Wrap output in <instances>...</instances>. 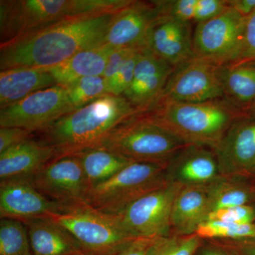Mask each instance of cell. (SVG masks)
Returning a JSON list of instances; mask_svg holds the SVG:
<instances>
[{
  "mask_svg": "<svg viewBox=\"0 0 255 255\" xmlns=\"http://www.w3.org/2000/svg\"><path fill=\"white\" fill-rule=\"evenodd\" d=\"M195 255H235L214 242L204 241Z\"/></svg>",
  "mask_w": 255,
  "mask_h": 255,
  "instance_id": "f35d334b",
  "label": "cell"
},
{
  "mask_svg": "<svg viewBox=\"0 0 255 255\" xmlns=\"http://www.w3.org/2000/svg\"><path fill=\"white\" fill-rule=\"evenodd\" d=\"M225 177L255 180V120H236L214 150Z\"/></svg>",
  "mask_w": 255,
  "mask_h": 255,
  "instance_id": "4fadbf2b",
  "label": "cell"
},
{
  "mask_svg": "<svg viewBox=\"0 0 255 255\" xmlns=\"http://www.w3.org/2000/svg\"><path fill=\"white\" fill-rule=\"evenodd\" d=\"M22 222L27 228L33 255H75L84 252L66 229L48 218Z\"/></svg>",
  "mask_w": 255,
  "mask_h": 255,
  "instance_id": "44dd1931",
  "label": "cell"
},
{
  "mask_svg": "<svg viewBox=\"0 0 255 255\" xmlns=\"http://www.w3.org/2000/svg\"><path fill=\"white\" fill-rule=\"evenodd\" d=\"M187 145L153 117L140 114L114 129L98 147L132 162L167 164Z\"/></svg>",
  "mask_w": 255,
  "mask_h": 255,
  "instance_id": "5b68a950",
  "label": "cell"
},
{
  "mask_svg": "<svg viewBox=\"0 0 255 255\" xmlns=\"http://www.w3.org/2000/svg\"><path fill=\"white\" fill-rule=\"evenodd\" d=\"M210 214L207 187H182L176 196L171 214V235L195 234Z\"/></svg>",
  "mask_w": 255,
  "mask_h": 255,
  "instance_id": "ffe728a7",
  "label": "cell"
},
{
  "mask_svg": "<svg viewBox=\"0 0 255 255\" xmlns=\"http://www.w3.org/2000/svg\"><path fill=\"white\" fill-rule=\"evenodd\" d=\"M166 175L182 187H209L222 177L214 151L196 145L185 146L169 161Z\"/></svg>",
  "mask_w": 255,
  "mask_h": 255,
  "instance_id": "e0dca14e",
  "label": "cell"
},
{
  "mask_svg": "<svg viewBox=\"0 0 255 255\" xmlns=\"http://www.w3.org/2000/svg\"><path fill=\"white\" fill-rule=\"evenodd\" d=\"M142 48L128 57L113 78L107 82L109 95L122 96L127 91L133 79L137 59Z\"/></svg>",
  "mask_w": 255,
  "mask_h": 255,
  "instance_id": "4dcf8cb0",
  "label": "cell"
},
{
  "mask_svg": "<svg viewBox=\"0 0 255 255\" xmlns=\"http://www.w3.org/2000/svg\"><path fill=\"white\" fill-rule=\"evenodd\" d=\"M82 164L90 192L127 167L132 161L103 147H97L79 151L73 155Z\"/></svg>",
  "mask_w": 255,
  "mask_h": 255,
  "instance_id": "d4e9b609",
  "label": "cell"
},
{
  "mask_svg": "<svg viewBox=\"0 0 255 255\" xmlns=\"http://www.w3.org/2000/svg\"><path fill=\"white\" fill-rule=\"evenodd\" d=\"M182 186L169 183L130 204L118 214L128 232L135 238H159L171 235V214Z\"/></svg>",
  "mask_w": 255,
  "mask_h": 255,
  "instance_id": "30bf717a",
  "label": "cell"
},
{
  "mask_svg": "<svg viewBox=\"0 0 255 255\" xmlns=\"http://www.w3.org/2000/svg\"><path fill=\"white\" fill-rule=\"evenodd\" d=\"M65 87L68 90L69 98L75 110L109 95L107 81L102 76L80 79Z\"/></svg>",
  "mask_w": 255,
  "mask_h": 255,
  "instance_id": "f1b7e54d",
  "label": "cell"
},
{
  "mask_svg": "<svg viewBox=\"0 0 255 255\" xmlns=\"http://www.w3.org/2000/svg\"><path fill=\"white\" fill-rule=\"evenodd\" d=\"M46 218L66 229L84 251L95 255H119L137 239L128 232L118 215L88 204L69 206Z\"/></svg>",
  "mask_w": 255,
  "mask_h": 255,
  "instance_id": "8992f818",
  "label": "cell"
},
{
  "mask_svg": "<svg viewBox=\"0 0 255 255\" xmlns=\"http://www.w3.org/2000/svg\"><path fill=\"white\" fill-rule=\"evenodd\" d=\"M220 68L221 65L196 57L177 65L158 103L162 101L201 102L224 98Z\"/></svg>",
  "mask_w": 255,
  "mask_h": 255,
  "instance_id": "7c38bea8",
  "label": "cell"
},
{
  "mask_svg": "<svg viewBox=\"0 0 255 255\" xmlns=\"http://www.w3.org/2000/svg\"><path fill=\"white\" fill-rule=\"evenodd\" d=\"M235 255H255V238L237 241H211Z\"/></svg>",
  "mask_w": 255,
  "mask_h": 255,
  "instance_id": "d590c367",
  "label": "cell"
},
{
  "mask_svg": "<svg viewBox=\"0 0 255 255\" xmlns=\"http://www.w3.org/2000/svg\"><path fill=\"white\" fill-rule=\"evenodd\" d=\"M58 157L54 147L31 137L0 154V181L29 179Z\"/></svg>",
  "mask_w": 255,
  "mask_h": 255,
  "instance_id": "d6986e66",
  "label": "cell"
},
{
  "mask_svg": "<svg viewBox=\"0 0 255 255\" xmlns=\"http://www.w3.org/2000/svg\"><path fill=\"white\" fill-rule=\"evenodd\" d=\"M193 25L159 15L147 34L146 47L175 68L194 58Z\"/></svg>",
  "mask_w": 255,
  "mask_h": 255,
  "instance_id": "ac0fdd59",
  "label": "cell"
},
{
  "mask_svg": "<svg viewBox=\"0 0 255 255\" xmlns=\"http://www.w3.org/2000/svg\"><path fill=\"white\" fill-rule=\"evenodd\" d=\"M117 13L71 18L0 45V71L53 68L82 50L105 44Z\"/></svg>",
  "mask_w": 255,
  "mask_h": 255,
  "instance_id": "6da1fadb",
  "label": "cell"
},
{
  "mask_svg": "<svg viewBox=\"0 0 255 255\" xmlns=\"http://www.w3.org/2000/svg\"><path fill=\"white\" fill-rule=\"evenodd\" d=\"M223 96L245 114L255 102V61L236 60L221 65Z\"/></svg>",
  "mask_w": 255,
  "mask_h": 255,
  "instance_id": "cb8c5ba5",
  "label": "cell"
},
{
  "mask_svg": "<svg viewBox=\"0 0 255 255\" xmlns=\"http://www.w3.org/2000/svg\"><path fill=\"white\" fill-rule=\"evenodd\" d=\"M197 235L170 236L157 240L148 255H195L204 243Z\"/></svg>",
  "mask_w": 255,
  "mask_h": 255,
  "instance_id": "f546056e",
  "label": "cell"
},
{
  "mask_svg": "<svg viewBox=\"0 0 255 255\" xmlns=\"http://www.w3.org/2000/svg\"><path fill=\"white\" fill-rule=\"evenodd\" d=\"M167 164L131 162L90 191L87 203L107 214L118 215L130 204L169 184Z\"/></svg>",
  "mask_w": 255,
  "mask_h": 255,
  "instance_id": "52a82bcc",
  "label": "cell"
},
{
  "mask_svg": "<svg viewBox=\"0 0 255 255\" xmlns=\"http://www.w3.org/2000/svg\"><path fill=\"white\" fill-rule=\"evenodd\" d=\"M196 234L204 241H237L255 238V223L238 224L219 221H206Z\"/></svg>",
  "mask_w": 255,
  "mask_h": 255,
  "instance_id": "83f0119b",
  "label": "cell"
},
{
  "mask_svg": "<svg viewBox=\"0 0 255 255\" xmlns=\"http://www.w3.org/2000/svg\"><path fill=\"white\" fill-rule=\"evenodd\" d=\"M57 85L48 69L17 68L0 72V108Z\"/></svg>",
  "mask_w": 255,
  "mask_h": 255,
  "instance_id": "7402d4cb",
  "label": "cell"
},
{
  "mask_svg": "<svg viewBox=\"0 0 255 255\" xmlns=\"http://www.w3.org/2000/svg\"><path fill=\"white\" fill-rule=\"evenodd\" d=\"M115 48L108 43L82 50L57 66L48 68L57 85L68 87L80 79L102 76Z\"/></svg>",
  "mask_w": 255,
  "mask_h": 255,
  "instance_id": "603a6c76",
  "label": "cell"
},
{
  "mask_svg": "<svg viewBox=\"0 0 255 255\" xmlns=\"http://www.w3.org/2000/svg\"></svg>",
  "mask_w": 255,
  "mask_h": 255,
  "instance_id": "7bdbcfd3",
  "label": "cell"
},
{
  "mask_svg": "<svg viewBox=\"0 0 255 255\" xmlns=\"http://www.w3.org/2000/svg\"><path fill=\"white\" fill-rule=\"evenodd\" d=\"M0 255H33L27 228L19 220H0Z\"/></svg>",
  "mask_w": 255,
  "mask_h": 255,
  "instance_id": "4316f807",
  "label": "cell"
},
{
  "mask_svg": "<svg viewBox=\"0 0 255 255\" xmlns=\"http://www.w3.org/2000/svg\"><path fill=\"white\" fill-rule=\"evenodd\" d=\"M253 206H254V207L255 208V200L254 201V203H253Z\"/></svg>",
  "mask_w": 255,
  "mask_h": 255,
  "instance_id": "b9f144b4",
  "label": "cell"
},
{
  "mask_svg": "<svg viewBox=\"0 0 255 255\" xmlns=\"http://www.w3.org/2000/svg\"><path fill=\"white\" fill-rule=\"evenodd\" d=\"M159 15L155 1H132L114 16L105 43L114 48L145 47L148 32Z\"/></svg>",
  "mask_w": 255,
  "mask_h": 255,
  "instance_id": "2e32d148",
  "label": "cell"
},
{
  "mask_svg": "<svg viewBox=\"0 0 255 255\" xmlns=\"http://www.w3.org/2000/svg\"><path fill=\"white\" fill-rule=\"evenodd\" d=\"M75 110L66 87L57 85L0 108V127L39 132Z\"/></svg>",
  "mask_w": 255,
  "mask_h": 255,
  "instance_id": "9c48e42d",
  "label": "cell"
},
{
  "mask_svg": "<svg viewBox=\"0 0 255 255\" xmlns=\"http://www.w3.org/2000/svg\"><path fill=\"white\" fill-rule=\"evenodd\" d=\"M69 206L48 199L29 179L0 181V217L24 221L61 212Z\"/></svg>",
  "mask_w": 255,
  "mask_h": 255,
  "instance_id": "9a60e30c",
  "label": "cell"
},
{
  "mask_svg": "<svg viewBox=\"0 0 255 255\" xmlns=\"http://www.w3.org/2000/svg\"><path fill=\"white\" fill-rule=\"evenodd\" d=\"M240 60L255 61V13L246 18Z\"/></svg>",
  "mask_w": 255,
  "mask_h": 255,
  "instance_id": "e575fe53",
  "label": "cell"
},
{
  "mask_svg": "<svg viewBox=\"0 0 255 255\" xmlns=\"http://www.w3.org/2000/svg\"><path fill=\"white\" fill-rule=\"evenodd\" d=\"M210 214L233 206L253 205L255 182L243 178L221 177L207 187Z\"/></svg>",
  "mask_w": 255,
  "mask_h": 255,
  "instance_id": "484cf974",
  "label": "cell"
},
{
  "mask_svg": "<svg viewBox=\"0 0 255 255\" xmlns=\"http://www.w3.org/2000/svg\"><path fill=\"white\" fill-rule=\"evenodd\" d=\"M188 145H219L230 127L244 113L225 98L201 102L162 101L147 113Z\"/></svg>",
  "mask_w": 255,
  "mask_h": 255,
  "instance_id": "277c9868",
  "label": "cell"
},
{
  "mask_svg": "<svg viewBox=\"0 0 255 255\" xmlns=\"http://www.w3.org/2000/svg\"><path fill=\"white\" fill-rule=\"evenodd\" d=\"M245 115L248 118L255 120V102L246 111Z\"/></svg>",
  "mask_w": 255,
  "mask_h": 255,
  "instance_id": "ab89813d",
  "label": "cell"
},
{
  "mask_svg": "<svg viewBox=\"0 0 255 255\" xmlns=\"http://www.w3.org/2000/svg\"><path fill=\"white\" fill-rule=\"evenodd\" d=\"M228 5L244 18L255 13V0H228Z\"/></svg>",
  "mask_w": 255,
  "mask_h": 255,
  "instance_id": "74e56055",
  "label": "cell"
},
{
  "mask_svg": "<svg viewBox=\"0 0 255 255\" xmlns=\"http://www.w3.org/2000/svg\"><path fill=\"white\" fill-rule=\"evenodd\" d=\"M33 132L18 127H0V154L31 138Z\"/></svg>",
  "mask_w": 255,
  "mask_h": 255,
  "instance_id": "d6a6232c",
  "label": "cell"
},
{
  "mask_svg": "<svg viewBox=\"0 0 255 255\" xmlns=\"http://www.w3.org/2000/svg\"><path fill=\"white\" fill-rule=\"evenodd\" d=\"M246 18L228 7L215 17L196 25L194 57L223 65L240 59Z\"/></svg>",
  "mask_w": 255,
  "mask_h": 255,
  "instance_id": "ba28073f",
  "label": "cell"
},
{
  "mask_svg": "<svg viewBox=\"0 0 255 255\" xmlns=\"http://www.w3.org/2000/svg\"><path fill=\"white\" fill-rule=\"evenodd\" d=\"M140 48H115L109 58L105 72L102 75L106 81L107 82L110 81L111 79L113 78L116 73L118 72L124 62L128 58V57H130L134 52Z\"/></svg>",
  "mask_w": 255,
  "mask_h": 255,
  "instance_id": "836d02e7",
  "label": "cell"
},
{
  "mask_svg": "<svg viewBox=\"0 0 255 255\" xmlns=\"http://www.w3.org/2000/svg\"><path fill=\"white\" fill-rule=\"evenodd\" d=\"M157 239L158 238H137L119 255H148Z\"/></svg>",
  "mask_w": 255,
  "mask_h": 255,
  "instance_id": "8d00e7d4",
  "label": "cell"
},
{
  "mask_svg": "<svg viewBox=\"0 0 255 255\" xmlns=\"http://www.w3.org/2000/svg\"><path fill=\"white\" fill-rule=\"evenodd\" d=\"M29 179L43 195L62 205L88 204L90 188L82 164L75 156L52 159Z\"/></svg>",
  "mask_w": 255,
  "mask_h": 255,
  "instance_id": "8fae6325",
  "label": "cell"
},
{
  "mask_svg": "<svg viewBox=\"0 0 255 255\" xmlns=\"http://www.w3.org/2000/svg\"><path fill=\"white\" fill-rule=\"evenodd\" d=\"M174 70V66L143 47L131 84L122 96L139 113H148L158 104Z\"/></svg>",
  "mask_w": 255,
  "mask_h": 255,
  "instance_id": "5bb4252c",
  "label": "cell"
},
{
  "mask_svg": "<svg viewBox=\"0 0 255 255\" xmlns=\"http://www.w3.org/2000/svg\"><path fill=\"white\" fill-rule=\"evenodd\" d=\"M75 255H95L93 254H91V253H87V252H82V253H78V254Z\"/></svg>",
  "mask_w": 255,
  "mask_h": 255,
  "instance_id": "60d3db41",
  "label": "cell"
},
{
  "mask_svg": "<svg viewBox=\"0 0 255 255\" xmlns=\"http://www.w3.org/2000/svg\"><path fill=\"white\" fill-rule=\"evenodd\" d=\"M133 0H1L0 45L71 18L117 13Z\"/></svg>",
  "mask_w": 255,
  "mask_h": 255,
  "instance_id": "3957f363",
  "label": "cell"
},
{
  "mask_svg": "<svg viewBox=\"0 0 255 255\" xmlns=\"http://www.w3.org/2000/svg\"><path fill=\"white\" fill-rule=\"evenodd\" d=\"M140 114L123 96L107 95L64 116L41 131L39 140L60 156L98 147L114 129Z\"/></svg>",
  "mask_w": 255,
  "mask_h": 255,
  "instance_id": "7a4b0ae2",
  "label": "cell"
},
{
  "mask_svg": "<svg viewBox=\"0 0 255 255\" xmlns=\"http://www.w3.org/2000/svg\"><path fill=\"white\" fill-rule=\"evenodd\" d=\"M207 221L238 224L255 223V208L253 205H244L216 210L209 214Z\"/></svg>",
  "mask_w": 255,
  "mask_h": 255,
  "instance_id": "1f68e13d",
  "label": "cell"
}]
</instances>
